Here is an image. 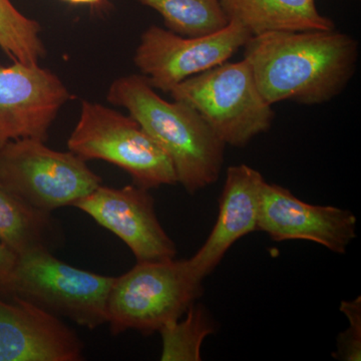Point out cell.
<instances>
[{
  "label": "cell",
  "mask_w": 361,
  "mask_h": 361,
  "mask_svg": "<svg viewBox=\"0 0 361 361\" xmlns=\"http://www.w3.org/2000/svg\"><path fill=\"white\" fill-rule=\"evenodd\" d=\"M0 299V361H78L84 344L58 316L20 297Z\"/></svg>",
  "instance_id": "cell-12"
},
{
  "label": "cell",
  "mask_w": 361,
  "mask_h": 361,
  "mask_svg": "<svg viewBox=\"0 0 361 361\" xmlns=\"http://www.w3.org/2000/svg\"><path fill=\"white\" fill-rule=\"evenodd\" d=\"M356 217L334 206L312 205L279 185L263 184L257 230L274 241L307 240L344 254L356 238Z\"/></svg>",
  "instance_id": "cell-11"
},
{
  "label": "cell",
  "mask_w": 361,
  "mask_h": 361,
  "mask_svg": "<svg viewBox=\"0 0 361 361\" xmlns=\"http://www.w3.org/2000/svg\"><path fill=\"white\" fill-rule=\"evenodd\" d=\"M115 280L73 267L49 249L37 248L18 256L11 297L94 329L108 323L109 296Z\"/></svg>",
  "instance_id": "cell-6"
},
{
  "label": "cell",
  "mask_w": 361,
  "mask_h": 361,
  "mask_svg": "<svg viewBox=\"0 0 361 361\" xmlns=\"http://www.w3.org/2000/svg\"><path fill=\"white\" fill-rule=\"evenodd\" d=\"M71 94L58 75L39 65L0 66V151L21 139L45 142Z\"/></svg>",
  "instance_id": "cell-9"
},
{
  "label": "cell",
  "mask_w": 361,
  "mask_h": 361,
  "mask_svg": "<svg viewBox=\"0 0 361 361\" xmlns=\"http://www.w3.org/2000/svg\"><path fill=\"white\" fill-rule=\"evenodd\" d=\"M101 183L80 157L39 140H16L0 151V184L42 212L73 206Z\"/></svg>",
  "instance_id": "cell-7"
},
{
  "label": "cell",
  "mask_w": 361,
  "mask_h": 361,
  "mask_svg": "<svg viewBox=\"0 0 361 361\" xmlns=\"http://www.w3.org/2000/svg\"><path fill=\"white\" fill-rule=\"evenodd\" d=\"M160 14L166 28L184 37H200L229 23L219 0H137Z\"/></svg>",
  "instance_id": "cell-16"
},
{
  "label": "cell",
  "mask_w": 361,
  "mask_h": 361,
  "mask_svg": "<svg viewBox=\"0 0 361 361\" xmlns=\"http://www.w3.org/2000/svg\"><path fill=\"white\" fill-rule=\"evenodd\" d=\"M243 49L259 90L272 106L331 101L348 87L360 56L357 40L336 30L265 32L252 35Z\"/></svg>",
  "instance_id": "cell-1"
},
{
  "label": "cell",
  "mask_w": 361,
  "mask_h": 361,
  "mask_svg": "<svg viewBox=\"0 0 361 361\" xmlns=\"http://www.w3.org/2000/svg\"><path fill=\"white\" fill-rule=\"evenodd\" d=\"M251 37L236 21L200 37H184L152 25L141 35L135 65L154 89L169 94L187 78L227 63Z\"/></svg>",
  "instance_id": "cell-8"
},
{
  "label": "cell",
  "mask_w": 361,
  "mask_h": 361,
  "mask_svg": "<svg viewBox=\"0 0 361 361\" xmlns=\"http://www.w3.org/2000/svg\"><path fill=\"white\" fill-rule=\"evenodd\" d=\"M186 317L164 325L161 337V361H200L202 344L215 331L212 318L201 305L192 304Z\"/></svg>",
  "instance_id": "cell-17"
},
{
  "label": "cell",
  "mask_w": 361,
  "mask_h": 361,
  "mask_svg": "<svg viewBox=\"0 0 361 361\" xmlns=\"http://www.w3.org/2000/svg\"><path fill=\"white\" fill-rule=\"evenodd\" d=\"M202 281L187 260L142 261L116 277L108 301L114 336L134 329L149 336L185 314L202 294Z\"/></svg>",
  "instance_id": "cell-4"
},
{
  "label": "cell",
  "mask_w": 361,
  "mask_h": 361,
  "mask_svg": "<svg viewBox=\"0 0 361 361\" xmlns=\"http://www.w3.org/2000/svg\"><path fill=\"white\" fill-rule=\"evenodd\" d=\"M68 147L82 160L118 166L147 190L178 183L172 161L158 142L134 118L103 104L82 102Z\"/></svg>",
  "instance_id": "cell-5"
},
{
  "label": "cell",
  "mask_w": 361,
  "mask_h": 361,
  "mask_svg": "<svg viewBox=\"0 0 361 361\" xmlns=\"http://www.w3.org/2000/svg\"><path fill=\"white\" fill-rule=\"evenodd\" d=\"M63 1L75 6H101L104 0H63Z\"/></svg>",
  "instance_id": "cell-21"
},
{
  "label": "cell",
  "mask_w": 361,
  "mask_h": 361,
  "mask_svg": "<svg viewBox=\"0 0 361 361\" xmlns=\"http://www.w3.org/2000/svg\"><path fill=\"white\" fill-rule=\"evenodd\" d=\"M18 255L0 241V294L11 296V283Z\"/></svg>",
  "instance_id": "cell-20"
},
{
  "label": "cell",
  "mask_w": 361,
  "mask_h": 361,
  "mask_svg": "<svg viewBox=\"0 0 361 361\" xmlns=\"http://www.w3.org/2000/svg\"><path fill=\"white\" fill-rule=\"evenodd\" d=\"M56 229L51 213L28 205L0 184V241L16 255L37 248L51 250Z\"/></svg>",
  "instance_id": "cell-15"
},
{
  "label": "cell",
  "mask_w": 361,
  "mask_h": 361,
  "mask_svg": "<svg viewBox=\"0 0 361 361\" xmlns=\"http://www.w3.org/2000/svg\"><path fill=\"white\" fill-rule=\"evenodd\" d=\"M108 101L125 108L167 153L178 183L188 193L195 194L219 179L226 145L193 108L161 99L142 75L116 80Z\"/></svg>",
  "instance_id": "cell-2"
},
{
  "label": "cell",
  "mask_w": 361,
  "mask_h": 361,
  "mask_svg": "<svg viewBox=\"0 0 361 361\" xmlns=\"http://www.w3.org/2000/svg\"><path fill=\"white\" fill-rule=\"evenodd\" d=\"M169 94L193 108L226 146L245 147L274 120L245 59L187 78Z\"/></svg>",
  "instance_id": "cell-3"
},
{
  "label": "cell",
  "mask_w": 361,
  "mask_h": 361,
  "mask_svg": "<svg viewBox=\"0 0 361 361\" xmlns=\"http://www.w3.org/2000/svg\"><path fill=\"white\" fill-rule=\"evenodd\" d=\"M73 207L125 242L137 262L173 259L177 254L174 241L157 217L153 197L145 188L99 185Z\"/></svg>",
  "instance_id": "cell-10"
},
{
  "label": "cell",
  "mask_w": 361,
  "mask_h": 361,
  "mask_svg": "<svg viewBox=\"0 0 361 361\" xmlns=\"http://www.w3.org/2000/svg\"><path fill=\"white\" fill-rule=\"evenodd\" d=\"M341 311L345 314L349 326L339 334L337 350L332 353L336 360L360 361L361 360V298L342 301Z\"/></svg>",
  "instance_id": "cell-19"
},
{
  "label": "cell",
  "mask_w": 361,
  "mask_h": 361,
  "mask_svg": "<svg viewBox=\"0 0 361 361\" xmlns=\"http://www.w3.org/2000/svg\"><path fill=\"white\" fill-rule=\"evenodd\" d=\"M228 20L236 21L252 35L271 32L336 30L318 11L316 0H219Z\"/></svg>",
  "instance_id": "cell-14"
},
{
  "label": "cell",
  "mask_w": 361,
  "mask_h": 361,
  "mask_svg": "<svg viewBox=\"0 0 361 361\" xmlns=\"http://www.w3.org/2000/svg\"><path fill=\"white\" fill-rule=\"evenodd\" d=\"M264 183L261 173L249 166L227 169L216 224L203 246L189 259L194 272L201 280L216 269L235 242L257 230Z\"/></svg>",
  "instance_id": "cell-13"
},
{
  "label": "cell",
  "mask_w": 361,
  "mask_h": 361,
  "mask_svg": "<svg viewBox=\"0 0 361 361\" xmlns=\"http://www.w3.org/2000/svg\"><path fill=\"white\" fill-rule=\"evenodd\" d=\"M40 32L37 21L23 16L11 0H0V49L13 61L39 65L45 54Z\"/></svg>",
  "instance_id": "cell-18"
}]
</instances>
